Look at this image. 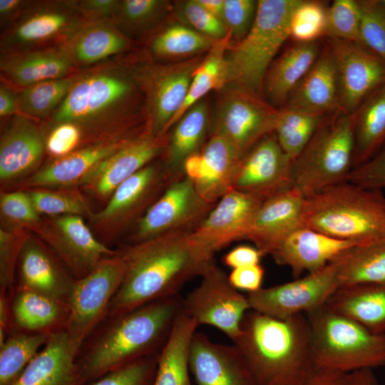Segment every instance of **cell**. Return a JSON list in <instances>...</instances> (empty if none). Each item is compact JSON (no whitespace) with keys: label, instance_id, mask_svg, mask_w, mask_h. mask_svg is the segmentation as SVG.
<instances>
[{"label":"cell","instance_id":"cell-47","mask_svg":"<svg viewBox=\"0 0 385 385\" xmlns=\"http://www.w3.org/2000/svg\"><path fill=\"white\" fill-rule=\"evenodd\" d=\"M27 192L40 215H92L86 201L76 190L37 188H31Z\"/></svg>","mask_w":385,"mask_h":385},{"label":"cell","instance_id":"cell-20","mask_svg":"<svg viewBox=\"0 0 385 385\" xmlns=\"http://www.w3.org/2000/svg\"><path fill=\"white\" fill-rule=\"evenodd\" d=\"M166 143L167 134L153 136L144 130L101 161L78 185L95 197L108 200L122 183L161 157Z\"/></svg>","mask_w":385,"mask_h":385},{"label":"cell","instance_id":"cell-56","mask_svg":"<svg viewBox=\"0 0 385 385\" xmlns=\"http://www.w3.org/2000/svg\"><path fill=\"white\" fill-rule=\"evenodd\" d=\"M346 181L369 189L385 188V143L370 159L354 168Z\"/></svg>","mask_w":385,"mask_h":385},{"label":"cell","instance_id":"cell-13","mask_svg":"<svg viewBox=\"0 0 385 385\" xmlns=\"http://www.w3.org/2000/svg\"><path fill=\"white\" fill-rule=\"evenodd\" d=\"M199 285L183 298L182 309L197 325L215 327L233 343L241 333L246 314L251 310L247 295L230 282L215 262L200 277Z\"/></svg>","mask_w":385,"mask_h":385},{"label":"cell","instance_id":"cell-6","mask_svg":"<svg viewBox=\"0 0 385 385\" xmlns=\"http://www.w3.org/2000/svg\"><path fill=\"white\" fill-rule=\"evenodd\" d=\"M315 370L347 372L385 366V334H376L326 305L305 314Z\"/></svg>","mask_w":385,"mask_h":385},{"label":"cell","instance_id":"cell-64","mask_svg":"<svg viewBox=\"0 0 385 385\" xmlns=\"http://www.w3.org/2000/svg\"><path fill=\"white\" fill-rule=\"evenodd\" d=\"M384 385H385V381H384Z\"/></svg>","mask_w":385,"mask_h":385},{"label":"cell","instance_id":"cell-2","mask_svg":"<svg viewBox=\"0 0 385 385\" xmlns=\"http://www.w3.org/2000/svg\"><path fill=\"white\" fill-rule=\"evenodd\" d=\"M120 252L126 261L127 270L106 317L179 295L186 282L200 277L215 262V253L197 241L192 231L165 234L131 244Z\"/></svg>","mask_w":385,"mask_h":385},{"label":"cell","instance_id":"cell-42","mask_svg":"<svg viewBox=\"0 0 385 385\" xmlns=\"http://www.w3.org/2000/svg\"><path fill=\"white\" fill-rule=\"evenodd\" d=\"M164 0H118L112 22L127 38L147 40L161 26L171 9Z\"/></svg>","mask_w":385,"mask_h":385},{"label":"cell","instance_id":"cell-60","mask_svg":"<svg viewBox=\"0 0 385 385\" xmlns=\"http://www.w3.org/2000/svg\"><path fill=\"white\" fill-rule=\"evenodd\" d=\"M263 255L256 247L242 245L227 252L223 256L222 262L233 270L258 265Z\"/></svg>","mask_w":385,"mask_h":385},{"label":"cell","instance_id":"cell-1","mask_svg":"<svg viewBox=\"0 0 385 385\" xmlns=\"http://www.w3.org/2000/svg\"><path fill=\"white\" fill-rule=\"evenodd\" d=\"M62 122L80 127L84 145L143 132L144 98L130 55L78 71L64 101L41 126Z\"/></svg>","mask_w":385,"mask_h":385},{"label":"cell","instance_id":"cell-15","mask_svg":"<svg viewBox=\"0 0 385 385\" xmlns=\"http://www.w3.org/2000/svg\"><path fill=\"white\" fill-rule=\"evenodd\" d=\"M215 204L205 200L187 177L178 178L135 224L130 240L135 244L165 234L192 231Z\"/></svg>","mask_w":385,"mask_h":385},{"label":"cell","instance_id":"cell-49","mask_svg":"<svg viewBox=\"0 0 385 385\" xmlns=\"http://www.w3.org/2000/svg\"><path fill=\"white\" fill-rule=\"evenodd\" d=\"M361 43L385 61V0H357Z\"/></svg>","mask_w":385,"mask_h":385},{"label":"cell","instance_id":"cell-16","mask_svg":"<svg viewBox=\"0 0 385 385\" xmlns=\"http://www.w3.org/2000/svg\"><path fill=\"white\" fill-rule=\"evenodd\" d=\"M339 288L333 261L321 270L284 284L247 294L252 310L286 319L307 314L324 306Z\"/></svg>","mask_w":385,"mask_h":385},{"label":"cell","instance_id":"cell-8","mask_svg":"<svg viewBox=\"0 0 385 385\" xmlns=\"http://www.w3.org/2000/svg\"><path fill=\"white\" fill-rule=\"evenodd\" d=\"M354 113L326 115L293 164L294 188L308 197L346 182L354 168Z\"/></svg>","mask_w":385,"mask_h":385},{"label":"cell","instance_id":"cell-12","mask_svg":"<svg viewBox=\"0 0 385 385\" xmlns=\"http://www.w3.org/2000/svg\"><path fill=\"white\" fill-rule=\"evenodd\" d=\"M85 21L73 0L31 1L1 31V54L61 46Z\"/></svg>","mask_w":385,"mask_h":385},{"label":"cell","instance_id":"cell-28","mask_svg":"<svg viewBox=\"0 0 385 385\" xmlns=\"http://www.w3.org/2000/svg\"><path fill=\"white\" fill-rule=\"evenodd\" d=\"M78 71L61 46L0 56L1 81L17 90L48 80L63 78Z\"/></svg>","mask_w":385,"mask_h":385},{"label":"cell","instance_id":"cell-21","mask_svg":"<svg viewBox=\"0 0 385 385\" xmlns=\"http://www.w3.org/2000/svg\"><path fill=\"white\" fill-rule=\"evenodd\" d=\"M190 371L196 385H257L240 348L212 342L195 332L189 353Z\"/></svg>","mask_w":385,"mask_h":385},{"label":"cell","instance_id":"cell-27","mask_svg":"<svg viewBox=\"0 0 385 385\" xmlns=\"http://www.w3.org/2000/svg\"><path fill=\"white\" fill-rule=\"evenodd\" d=\"M78 352L65 329L54 332L11 385H83Z\"/></svg>","mask_w":385,"mask_h":385},{"label":"cell","instance_id":"cell-53","mask_svg":"<svg viewBox=\"0 0 385 385\" xmlns=\"http://www.w3.org/2000/svg\"><path fill=\"white\" fill-rule=\"evenodd\" d=\"M158 356L128 363L93 380L89 385H153Z\"/></svg>","mask_w":385,"mask_h":385},{"label":"cell","instance_id":"cell-4","mask_svg":"<svg viewBox=\"0 0 385 385\" xmlns=\"http://www.w3.org/2000/svg\"><path fill=\"white\" fill-rule=\"evenodd\" d=\"M234 344L257 385H302L315 370L305 314L279 319L251 309Z\"/></svg>","mask_w":385,"mask_h":385},{"label":"cell","instance_id":"cell-10","mask_svg":"<svg viewBox=\"0 0 385 385\" xmlns=\"http://www.w3.org/2000/svg\"><path fill=\"white\" fill-rule=\"evenodd\" d=\"M219 91L210 135L223 137L242 158L265 136L274 133L280 109L262 96L238 87L226 86Z\"/></svg>","mask_w":385,"mask_h":385},{"label":"cell","instance_id":"cell-37","mask_svg":"<svg viewBox=\"0 0 385 385\" xmlns=\"http://www.w3.org/2000/svg\"><path fill=\"white\" fill-rule=\"evenodd\" d=\"M198 325L183 309L158 356L153 385H192L190 378L189 353Z\"/></svg>","mask_w":385,"mask_h":385},{"label":"cell","instance_id":"cell-63","mask_svg":"<svg viewBox=\"0 0 385 385\" xmlns=\"http://www.w3.org/2000/svg\"><path fill=\"white\" fill-rule=\"evenodd\" d=\"M197 1L211 14L222 21L224 0H197Z\"/></svg>","mask_w":385,"mask_h":385},{"label":"cell","instance_id":"cell-55","mask_svg":"<svg viewBox=\"0 0 385 385\" xmlns=\"http://www.w3.org/2000/svg\"><path fill=\"white\" fill-rule=\"evenodd\" d=\"M257 10V1L224 0L222 21L231 35V44L239 42L247 34Z\"/></svg>","mask_w":385,"mask_h":385},{"label":"cell","instance_id":"cell-43","mask_svg":"<svg viewBox=\"0 0 385 385\" xmlns=\"http://www.w3.org/2000/svg\"><path fill=\"white\" fill-rule=\"evenodd\" d=\"M76 74L18 90L19 113L37 122L47 120L64 101Z\"/></svg>","mask_w":385,"mask_h":385},{"label":"cell","instance_id":"cell-33","mask_svg":"<svg viewBox=\"0 0 385 385\" xmlns=\"http://www.w3.org/2000/svg\"><path fill=\"white\" fill-rule=\"evenodd\" d=\"M211 115L205 98L190 108L167 134L161 159L173 180L185 176L184 163L200 150L210 135Z\"/></svg>","mask_w":385,"mask_h":385},{"label":"cell","instance_id":"cell-51","mask_svg":"<svg viewBox=\"0 0 385 385\" xmlns=\"http://www.w3.org/2000/svg\"><path fill=\"white\" fill-rule=\"evenodd\" d=\"M174 9L181 23L214 41L224 38L229 33L222 21L207 11L197 0L177 1Z\"/></svg>","mask_w":385,"mask_h":385},{"label":"cell","instance_id":"cell-17","mask_svg":"<svg viewBox=\"0 0 385 385\" xmlns=\"http://www.w3.org/2000/svg\"><path fill=\"white\" fill-rule=\"evenodd\" d=\"M336 65L339 110L353 113L385 82V61L364 44L326 38Z\"/></svg>","mask_w":385,"mask_h":385},{"label":"cell","instance_id":"cell-46","mask_svg":"<svg viewBox=\"0 0 385 385\" xmlns=\"http://www.w3.org/2000/svg\"><path fill=\"white\" fill-rule=\"evenodd\" d=\"M327 4L317 0H300L289 24V38L295 43H312L326 37Z\"/></svg>","mask_w":385,"mask_h":385},{"label":"cell","instance_id":"cell-34","mask_svg":"<svg viewBox=\"0 0 385 385\" xmlns=\"http://www.w3.org/2000/svg\"><path fill=\"white\" fill-rule=\"evenodd\" d=\"M322 45L320 41L294 42L276 58L264 79L263 98L277 108H284L289 94L314 63Z\"/></svg>","mask_w":385,"mask_h":385},{"label":"cell","instance_id":"cell-61","mask_svg":"<svg viewBox=\"0 0 385 385\" xmlns=\"http://www.w3.org/2000/svg\"><path fill=\"white\" fill-rule=\"evenodd\" d=\"M20 114L19 109L18 90L9 84L0 83V119L6 120Z\"/></svg>","mask_w":385,"mask_h":385},{"label":"cell","instance_id":"cell-14","mask_svg":"<svg viewBox=\"0 0 385 385\" xmlns=\"http://www.w3.org/2000/svg\"><path fill=\"white\" fill-rule=\"evenodd\" d=\"M173 180L162 159H156L115 190L106 206L90 216L92 225L104 235H117L135 224Z\"/></svg>","mask_w":385,"mask_h":385},{"label":"cell","instance_id":"cell-32","mask_svg":"<svg viewBox=\"0 0 385 385\" xmlns=\"http://www.w3.org/2000/svg\"><path fill=\"white\" fill-rule=\"evenodd\" d=\"M19 261L20 282L17 289L33 291L68 303L75 279L42 242L29 236Z\"/></svg>","mask_w":385,"mask_h":385},{"label":"cell","instance_id":"cell-52","mask_svg":"<svg viewBox=\"0 0 385 385\" xmlns=\"http://www.w3.org/2000/svg\"><path fill=\"white\" fill-rule=\"evenodd\" d=\"M24 230H0V292L13 297L14 272L23 245L29 237Z\"/></svg>","mask_w":385,"mask_h":385},{"label":"cell","instance_id":"cell-45","mask_svg":"<svg viewBox=\"0 0 385 385\" xmlns=\"http://www.w3.org/2000/svg\"><path fill=\"white\" fill-rule=\"evenodd\" d=\"M325 116L285 107L280 109L274 134L282 150L293 161L303 150Z\"/></svg>","mask_w":385,"mask_h":385},{"label":"cell","instance_id":"cell-25","mask_svg":"<svg viewBox=\"0 0 385 385\" xmlns=\"http://www.w3.org/2000/svg\"><path fill=\"white\" fill-rule=\"evenodd\" d=\"M304 200L292 188L262 201L245 240L253 242L263 256L271 255L291 233L305 226L302 220Z\"/></svg>","mask_w":385,"mask_h":385},{"label":"cell","instance_id":"cell-36","mask_svg":"<svg viewBox=\"0 0 385 385\" xmlns=\"http://www.w3.org/2000/svg\"><path fill=\"white\" fill-rule=\"evenodd\" d=\"M11 306L14 327L21 331L51 334L65 329L67 302L26 289L14 291Z\"/></svg>","mask_w":385,"mask_h":385},{"label":"cell","instance_id":"cell-41","mask_svg":"<svg viewBox=\"0 0 385 385\" xmlns=\"http://www.w3.org/2000/svg\"><path fill=\"white\" fill-rule=\"evenodd\" d=\"M231 43L230 33L217 41L195 68L185 100L174 116L169 130L194 104L205 98L212 91H220L227 83L226 54Z\"/></svg>","mask_w":385,"mask_h":385},{"label":"cell","instance_id":"cell-11","mask_svg":"<svg viewBox=\"0 0 385 385\" xmlns=\"http://www.w3.org/2000/svg\"><path fill=\"white\" fill-rule=\"evenodd\" d=\"M126 270V261L119 251L104 258L88 274L75 279L68 299L69 315L65 331L78 351L106 317L110 302Z\"/></svg>","mask_w":385,"mask_h":385},{"label":"cell","instance_id":"cell-54","mask_svg":"<svg viewBox=\"0 0 385 385\" xmlns=\"http://www.w3.org/2000/svg\"><path fill=\"white\" fill-rule=\"evenodd\" d=\"M41 128L45 138L46 153L52 159L66 156L84 145L83 132L75 123L62 122Z\"/></svg>","mask_w":385,"mask_h":385},{"label":"cell","instance_id":"cell-9","mask_svg":"<svg viewBox=\"0 0 385 385\" xmlns=\"http://www.w3.org/2000/svg\"><path fill=\"white\" fill-rule=\"evenodd\" d=\"M134 54L130 56L144 98V130L153 136L165 135L185 100L193 72L203 57L160 62L147 53Z\"/></svg>","mask_w":385,"mask_h":385},{"label":"cell","instance_id":"cell-31","mask_svg":"<svg viewBox=\"0 0 385 385\" xmlns=\"http://www.w3.org/2000/svg\"><path fill=\"white\" fill-rule=\"evenodd\" d=\"M134 43L112 21H86L61 46L81 71L123 56Z\"/></svg>","mask_w":385,"mask_h":385},{"label":"cell","instance_id":"cell-44","mask_svg":"<svg viewBox=\"0 0 385 385\" xmlns=\"http://www.w3.org/2000/svg\"><path fill=\"white\" fill-rule=\"evenodd\" d=\"M51 334L14 332L0 346V385H11L46 343Z\"/></svg>","mask_w":385,"mask_h":385},{"label":"cell","instance_id":"cell-7","mask_svg":"<svg viewBox=\"0 0 385 385\" xmlns=\"http://www.w3.org/2000/svg\"><path fill=\"white\" fill-rule=\"evenodd\" d=\"M300 0H259L247 34L230 45L227 86L262 96L265 75L278 51L289 38L292 14Z\"/></svg>","mask_w":385,"mask_h":385},{"label":"cell","instance_id":"cell-57","mask_svg":"<svg viewBox=\"0 0 385 385\" xmlns=\"http://www.w3.org/2000/svg\"><path fill=\"white\" fill-rule=\"evenodd\" d=\"M302 385H381L373 369L339 372L314 370Z\"/></svg>","mask_w":385,"mask_h":385},{"label":"cell","instance_id":"cell-30","mask_svg":"<svg viewBox=\"0 0 385 385\" xmlns=\"http://www.w3.org/2000/svg\"><path fill=\"white\" fill-rule=\"evenodd\" d=\"M285 108L323 115L340 111L337 68L326 41L314 63L289 94Z\"/></svg>","mask_w":385,"mask_h":385},{"label":"cell","instance_id":"cell-26","mask_svg":"<svg viewBox=\"0 0 385 385\" xmlns=\"http://www.w3.org/2000/svg\"><path fill=\"white\" fill-rule=\"evenodd\" d=\"M356 245L304 226L291 233L270 255L277 264L289 267L297 279L304 272L309 274L321 270L341 253Z\"/></svg>","mask_w":385,"mask_h":385},{"label":"cell","instance_id":"cell-23","mask_svg":"<svg viewBox=\"0 0 385 385\" xmlns=\"http://www.w3.org/2000/svg\"><path fill=\"white\" fill-rule=\"evenodd\" d=\"M262 201L231 189L192 231V235L214 253L232 242L245 240Z\"/></svg>","mask_w":385,"mask_h":385},{"label":"cell","instance_id":"cell-40","mask_svg":"<svg viewBox=\"0 0 385 385\" xmlns=\"http://www.w3.org/2000/svg\"><path fill=\"white\" fill-rule=\"evenodd\" d=\"M339 287L360 284H385V239L354 246L332 260Z\"/></svg>","mask_w":385,"mask_h":385},{"label":"cell","instance_id":"cell-50","mask_svg":"<svg viewBox=\"0 0 385 385\" xmlns=\"http://www.w3.org/2000/svg\"><path fill=\"white\" fill-rule=\"evenodd\" d=\"M326 38L361 43L357 0H334L328 6Z\"/></svg>","mask_w":385,"mask_h":385},{"label":"cell","instance_id":"cell-18","mask_svg":"<svg viewBox=\"0 0 385 385\" xmlns=\"http://www.w3.org/2000/svg\"><path fill=\"white\" fill-rule=\"evenodd\" d=\"M293 164L274 133H270L240 159L232 189L263 201L294 188Z\"/></svg>","mask_w":385,"mask_h":385},{"label":"cell","instance_id":"cell-24","mask_svg":"<svg viewBox=\"0 0 385 385\" xmlns=\"http://www.w3.org/2000/svg\"><path fill=\"white\" fill-rule=\"evenodd\" d=\"M45 153V138L37 121L21 114L6 120L0 138L1 182L34 174Z\"/></svg>","mask_w":385,"mask_h":385},{"label":"cell","instance_id":"cell-59","mask_svg":"<svg viewBox=\"0 0 385 385\" xmlns=\"http://www.w3.org/2000/svg\"><path fill=\"white\" fill-rule=\"evenodd\" d=\"M73 2L87 21H111L118 0H73Z\"/></svg>","mask_w":385,"mask_h":385},{"label":"cell","instance_id":"cell-35","mask_svg":"<svg viewBox=\"0 0 385 385\" xmlns=\"http://www.w3.org/2000/svg\"><path fill=\"white\" fill-rule=\"evenodd\" d=\"M376 334H385V284L339 287L325 304Z\"/></svg>","mask_w":385,"mask_h":385},{"label":"cell","instance_id":"cell-5","mask_svg":"<svg viewBox=\"0 0 385 385\" xmlns=\"http://www.w3.org/2000/svg\"><path fill=\"white\" fill-rule=\"evenodd\" d=\"M304 225L357 245L385 239V195L346 181L304 200Z\"/></svg>","mask_w":385,"mask_h":385},{"label":"cell","instance_id":"cell-22","mask_svg":"<svg viewBox=\"0 0 385 385\" xmlns=\"http://www.w3.org/2000/svg\"><path fill=\"white\" fill-rule=\"evenodd\" d=\"M240 159L227 140L211 134L200 150L185 161L184 175L205 200L215 204L232 189Z\"/></svg>","mask_w":385,"mask_h":385},{"label":"cell","instance_id":"cell-58","mask_svg":"<svg viewBox=\"0 0 385 385\" xmlns=\"http://www.w3.org/2000/svg\"><path fill=\"white\" fill-rule=\"evenodd\" d=\"M265 269L260 265L233 269L228 279L230 284L238 291H245L247 294L262 288Z\"/></svg>","mask_w":385,"mask_h":385},{"label":"cell","instance_id":"cell-62","mask_svg":"<svg viewBox=\"0 0 385 385\" xmlns=\"http://www.w3.org/2000/svg\"><path fill=\"white\" fill-rule=\"evenodd\" d=\"M30 2L26 0H0L1 31L12 24Z\"/></svg>","mask_w":385,"mask_h":385},{"label":"cell","instance_id":"cell-48","mask_svg":"<svg viewBox=\"0 0 385 385\" xmlns=\"http://www.w3.org/2000/svg\"><path fill=\"white\" fill-rule=\"evenodd\" d=\"M0 211L6 229L36 231L43 222L27 191L1 192Z\"/></svg>","mask_w":385,"mask_h":385},{"label":"cell","instance_id":"cell-29","mask_svg":"<svg viewBox=\"0 0 385 385\" xmlns=\"http://www.w3.org/2000/svg\"><path fill=\"white\" fill-rule=\"evenodd\" d=\"M134 136L84 145L66 156L51 159L29 177L22 185L30 189L78 185L101 161Z\"/></svg>","mask_w":385,"mask_h":385},{"label":"cell","instance_id":"cell-3","mask_svg":"<svg viewBox=\"0 0 385 385\" xmlns=\"http://www.w3.org/2000/svg\"><path fill=\"white\" fill-rule=\"evenodd\" d=\"M182 302L176 295L106 317L77 354L86 381L139 359L159 355L182 309Z\"/></svg>","mask_w":385,"mask_h":385},{"label":"cell","instance_id":"cell-39","mask_svg":"<svg viewBox=\"0 0 385 385\" xmlns=\"http://www.w3.org/2000/svg\"><path fill=\"white\" fill-rule=\"evenodd\" d=\"M354 116V168L370 159L385 143V82L362 103Z\"/></svg>","mask_w":385,"mask_h":385},{"label":"cell","instance_id":"cell-38","mask_svg":"<svg viewBox=\"0 0 385 385\" xmlns=\"http://www.w3.org/2000/svg\"><path fill=\"white\" fill-rule=\"evenodd\" d=\"M147 41V53L160 62H175L176 59L183 61L201 56L217 41L181 22L160 26Z\"/></svg>","mask_w":385,"mask_h":385},{"label":"cell","instance_id":"cell-19","mask_svg":"<svg viewBox=\"0 0 385 385\" xmlns=\"http://www.w3.org/2000/svg\"><path fill=\"white\" fill-rule=\"evenodd\" d=\"M36 232L51 246L75 279L88 274L104 258L118 252L95 237L80 215L51 217Z\"/></svg>","mask_w":385,"mask_h":385}]
</instances>
